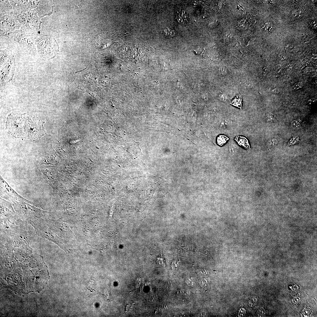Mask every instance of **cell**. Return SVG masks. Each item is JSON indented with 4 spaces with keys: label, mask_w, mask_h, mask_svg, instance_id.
<instances>
[{
    "label": "cell",
    "mask_w": 317,
    "mask_h": 317,
    "mask_svg": "<svg viewBox=\"0 0 317 317\" xmlns=\"http://www.w3.org/2000/svg\"><path fill=\"white\" fill-rule=\"evenodd\" d=\"M44 123L37 117L14 112L8 116L6 126L9 133L15 137L36 141L45 134Z\"/></svg>",
    "instance_id": "obj_1"
},
{
    "label": "cell",
    "mask_w": 317,
    "mask_h": 317,
    "mask_svg": "<svg viewBox=\"0 0 317 317\" xmlns=\"http://www.w3.org/2000/svg\"><path fill=\"white\" fill-rule=\"evenodd\" d=\"M12 205L19 217L28 222L29 220L34 218L50 219L49 212L39 209L33 205L26 202Z\"/></svg>",
    "instance_id": "obj_2"
},
{
    "label": "cell",
    "mask_w": 317,
    "mask_h": 317,
    "mask_svg": "<svg viewBox=\"0 0 317 317\" xmlns=\"http://www.w3.org/2000/svg\"><path fill=\"white\" fill-rule=\"evenodd\" d=\"M34 229L37 235L52 242L65 251L66 250V241L60 238L48 227L42 224L36 218L28 221Z\"/></svg>",
    "instance_id": "obj_3"
},
{
    "label": "cell",
    "mask_w": 317,
    "mask_h": 317,
    "mask_svg": "<svg viewBox=\"0 0 317 317\" xmlns=\"http://www.w3.org/2000/svg\"><path fill=\"white\" fill-rule=\"evenodd\" d=\"M36 42L39 54L44 58L51 57L58 50V45L54 38L42 36L38 38Z\"/></svg>",
    "instance_id": "obj_4"
},
{
    "label": "cell",
    "mask_w": 317,
    "mask_h": 317,
    "mask_svg": "<svg viewBox=\"0 0 317 317\" xmlns=\"http://www.w3.org/2000/svg\"><path fill=\"white\" fill-rule=\"evenodd\" d=\"M0 188L1 197L12 203V204L26 202L32 205H34L32 202L24 198L15 192L7 184L1 176Z\"/></svg>",
    "instance_id": "obj_5"
},
{
    "label": "cell",
    "mask_w": 317,
    "mask_h": 317,
    "mask_svg": "<svg viewBox=\"0 0 317 317\" xmlns=\"http://www.w3.org/2000/svg\"><path fill=\"white\" fill-rule=\"evenodd\" d=\"M42 224L48 227L60 238L69 237V230L68 226L61 221L44 218H36Z\"/></svg>",
    "instance_id": "obj_6"
},
{
    "label": "cell",
    "mask_w": 317,
    "mask_h": 317,
    "mask_svg": "<svg viewBox=\"0 0 317 317\" xmlns=\"http://www.w3.org/2000/svg\"><path fill=\"white\" fill-rule=\"evenodd\" d=\"M17 214L10 202L0 198V218L8 217Z\"/></svg>",
    "instance_id": "obj_7"
},
{
    "label": "cell",
    "mask_w": 317,
    "mask_h": 317,
    "mask_svg": "<svg viewBox=\"0 0 317 317\" xmlns=\"http://www.w3.org/2000/svg\"><path fill=\"white\" fill-rule=\"evenodd\" d=\"M176 19L179 23L186 24H188L189 22L190 18L188 14L186 12L181 11L177 12Z\"/></svg>",
    "instance_id": "obj_8"
},
{
    "label": "cell",
    "mask_w": 317,
    "mask_h": 317,
    "mask_svg": "<svg viewBox=\"0 0 317 317\" xmlns=\"http://www.w3.org/2000/svg\"><path fill=\"white\" fill-rule=\"evenodd\" d=\"M235 140L241 146L246 150L250 149V146L247 139L245 137L241 136H237Z\"/></svg>",
    "instance_id": "obj_9"
},
{
    "label": "cell",
    "mask_w": 317,
    "mask_h": 317,
    "mask_svg": "<svg viewBox=\"0 0 317 317\" xmlns=\"http://www.w3.org/2000/svg\"><path fill=\"white\" fill-rule=\"evenodd\" d=\"M242 99L240 95H237L235 98L230 102V104L240 109H242Z\"/></svg>",
    "instance_id": "obj_10"
},
{
    "label": "cell",
    "mask_w": 317,
    "mask_h": 317,
    "mask_svg": "<svg viewBox=\"0 0 317 317\" xmlns=\"http://www.w3.org/2000/svg\"><path fill=\"white\" fill-rule=\"evenodd\" d=\"M229 139V138L225 136L220 135L217 137V143L219 145L222 146L227 142Z\"/></svg>",
    "instance_id": "obj_11"
},
{
    "label": "cell",
    "mask_w": 317,
    "mask_h": 317,
    "mask_svg": "<svg viewBox=\"0 0 317 317\" xmlns=\"http://www.w3.org/2000/svg\"><path fill=\"white\" fill-rule=\"evenodd\" d=\"M165 33L166 35L168 37L170 38H171L173 37L175 34V32L173 30H171L168 28L165 29Z\"/></svg>",
    "instance_id": "obj_12"
},
{
    "label": "cell",
    "mask_w": 317,
    "mask_h": 317,
    "mask_svg": "<svg viewBox=\"0 0 317 317\" xmlns=\"http://www.w3.org/2000/svg\"><path fill=\"white\" fill-rule=\"evenodd\" d=\"M301 122L300 120H295L292 122L291 125L292 127L295 128L299 127L301 125Z\"/></svg>",
    "instance_id": "obj_13"
},
{
    "label": "cell",
    "mask_w": 317,
    "mask_h": 317,
    "mask_svg": "<svg viewBox=\"0 0 317 317\" xmlns=\"http://www.w3.org/2000/svg\"><path fill=\"white\" fill-rule=\"evenodd\" d=\"M267 120L269 122H273L276 119V116L273 114H270L267 116Z\"/></svg>",
    "instance_id": "obj_14"
},
{
    "label": "cell",
    "mask_w": 317,
    "mask_h": 317,
    "mask_svg": "<svg viewBox=\"0 0 317 317\" xmlns=\"http://www.w3.org/2000/svg\"><path fill=\"white\" fill-rule=\"evenodd\" d=\"M278 143L277 139H273L269 140L268 142V145L270 146H274L276 145Z\"/></svg>",
    "instance_id": "obj_15"
}]
</instances>
